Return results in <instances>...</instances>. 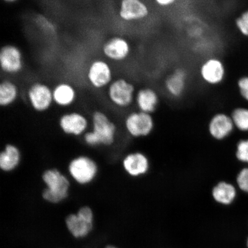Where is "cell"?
Masks as SVG:
<instances>
[{"mask_svg": "<svg viewBox=\"0 0 248 248\" xmlns=\"http://www.w3.org/2000/svg\"><path fill=\"white\" fill-rule=\"evenodd\" d=\"M21 160V154L15 145H6L0 154V168L4 172H11L17 168Z\"/></svg>", "mask_w": 248, "mask_h": 248, "instance_id": "19", "label": "cell"}, {"mask_svg": "<svg viewBox=\"0 0 248 248\" xmlns=\"http://www.w3.org/2000/svg\"><path fill=\"white\" fill-rule=\"evenodd\" d=\"M23 57L18 46L14 45L2 46L0 50V67L2 73L9 76L17 75L22 71Z\"/></svg>", "mask_w": 248, "mask_h": 248, "instance_id": "8", "label": "cell"}, {"mask_svg": "<svg viewBox=\"0 0 248 248\" xmlns=\"http://www.w3.org/2000/svg\"><path fill=\"white\" fill-rule=\"evenodd\" d=\"M65 222L68 230L76 238L87 236L93 227V222L89 221L77 213L70 214L67 216Z\"/></svg>", "mask_w": 248, "mask_h": 248, "instance_id": "17", "label": "cell"}, {"mask_svg": "<svg viewBox=\"0 0 248 248\" xmlns=\"http://www.w3.org/2000/svg\"><path fill=\"white\" fill-rule=\"evenodd\" d=\"M18 97V89L11 80H2L0 84V105L8 107L15 103Z\"/></svg>", "mask_w": 248, "mask_h": 248, "instance_id": "21", "label": "cell"}, {"mask_svg": "<svg viewBox=\"0 0 248 248\" xmlns=\"http://www.w3.org/2000/svg\"><path fill=\"white\" fill-rule=\"evenodd\" d=\"M231 118L234 125L241 131H248V109L238 108L232 111Z\"/></svg>", "mask_w": 248, "mask_h": 248, "instance_id": "22", "label": "cell"}, {"mask_svg": "<svg viewBox=\"0 0 248 248\" xmlns=\"http://www.w3.org/2000/svg\"><path fill=\"white\" fill-rule=\"evenodd\" d=\"M234 126L231 116L224 113H218L210 119L208 125L209 132L214 139L221 140L230 135Z\"/></svg>", "mask_w": 248, "mask_h": 248, "instance_id": "13", "label": "cell"}, {"mask_svg": "<svg viewBox=\"0 0 248 248\" xmlns=\"http://www.w3.org/2000/svg\"><path fill=\"white\" fill-rule=\"evenodd\" d=\"M59 126L65 134L79 136L88 131L89 122L84 114L73 111L62 114L59 119Z\"/></svg>", "mask_w": 248, "mask_h": 248, "instance_id": "10", "label": "cell"}, {"mask_svg": "<svg viewBox=\"0 0 248 248\" xmlns=\"http://www.w3.org/2000/svg\"><path fill=\"white\" fill-rule=\"evenodd\" d=\"M225 67L222 62L216 58H211L202 64L200 75L207 84L216 86L221 83L225 77Z\"/></svg>", "mask_w": 248, "mask_h": 248, "instance_id": "12", "label": "cell"}, {"mask_svg": "<svg viewBox=\"0 0 248 248\" xmlns=\"http://www.w3.org/2000/svg\"><path fill=\"white\" fill-rule=\"evenodd\" d=\"M149 14L148 5L140 0H123L120 2L119 17L126 22L144 19Z\"/></svg>", "mask_w": 248, "mask_h": 248, "instance_id": "11", "label": "cell"}, {"mask_svg": "<svg viewBox=\"0 0 248 248\" xmlns=\"http://www.w3.org/2000/svg\"><path fill=\"white\" fill-rule=\"evenodd\" d=\"M52 90L54 104L59 107L69 108L72 106L76 101V90L69 82L59 83L55 85Z\"/></svg>", "mask_w": 248, "mask_h": 248, "instance_id": "14", "label": "cell"}, {"mask_svg": "<svg viewBox=\"0 0 248 248\" xmlns=\"http://www.w3.org/2000/svg\"><path fill=\"white\" fill-rule=\"evenodd\" d=\"M135 102L139 111L151 114L159 104V95L153 89L142 88L136 92Z\"/></svg>", "mask_w": 248, "mask_h": 248, "instance_id": "16", "label": "cell"}, {"mask_svg": "<svg viewBox=\"0 0 248 248\" xmlns=\"http://www.w3.org/2000/svg\"><path fill=\"white\" fill-rule=\"evenodd\" d=\"M105 248H116L115 247L111 246H107Z\"/></svg>", "mask_w": 248, "mask_h": 248, "instance_id": "29", "label": "cell"}, {"mask_svg": "<svg viewBox=\"0 0 248 248\" xmlns=\"http://www.w3.org/2000/svg\"><path fill=\"white\" fill-rule=\"evenodd\" d=\"M92 130L83 135V140L91 147L110 146L115 140L117 128L106 113L102 110L93 111L91 117Z\"/></svg>", "mask_w": 248, "mask_h": 248, "instance_id": "1", "label": "cell"}, {"mask_svg": "<svg viewBox=\"0 0 248 248\" xmlns=\"http://www.w3.org/2000/svg\"><path fill=\"white\" fill-rule=\"evenodd\" d=\"M16 1H15V0H5V2H15Z\"/></svg>", "mask_w": 248, "mask_h": 248, "instance_id": "28", "label": "cell"}, {"mask_svg": "<svg viewBox=\"0 0 248 248\" xmlns=\"http://www.w3.org/2000/svg\"><path fill=\"white\" fill-rule=\"evenodd\" d=\"M68 170L71 178L78 184H91L97 175L98 166L95 161L89 156H77L70 161Z\"/></svg>", "mask_w": 248, "mask_h": 248, "instance_id": "5", "label": "cell"}, {"mask_svg": "<svg viewBox=\"0 0 248 248\" xmlns=\"http://www.w3.org/2000/svg\"><path fill=\"white\" fill-rule=\"evenodd\" d=\"M187 80V74L182 69L176 70L167 78L165 81L166 92L170 97L178 98L184 94Z\"/></svg>", "mask_w": 248, "mask_h": 248, "instance_id": "18", "label": "cell"}, {"mask_svg": "<svg viewBox=\"0 0 248 248\" xmlns=\"http://www.w3.org/2000/svg\"><path fill=\"white\" fill-rule=\"evenodd\" d=\"M123 166L128 174L138 177L147 172L150 164L148 158L143 154L135 153L128 154L124 158Z\"/></svg>", "mask_w": 248, "mask_h": 248, "instance_id": "15", "label": "cell"}, {"mask_svg": "<svg viewBox=\"0 0 248 248\" xmlns=\"http://www.w3.org/2000/svg\"><path fill=\"white\" fill-rule=\"evenodd\" d=\"M235 155L240 162L248 164V139L238 142Z\"/></svg>", "mask_w": 248, "mask_h": 248, "instance_id": "23", "label": "cell"}, {"mask_svg": "<svg viewBox=\"0 0 248 248\" xmlns=\"http://www.w3.org/2000/svg\"><path fill=\"white\" fill-rule=\"evenodd\" d=\"M238 86L242 97L248 101V77L241 78L238 80Z\"/></svg>", "mask_w": 248, "mask_h": 248, "instance_id": "26", "label": "cell"}, {"mask_svg": "<svg viewBox=\"0 0 248 248\" xmlns=\"http://www.w3.org/2000/svg\"><path fill=\"white\" fill-rule=\"evenodd\" d=\"M125 127L126 131L133 137H144L153 131L154 119L150 114L139 110L132 111L125 118Z\"/></svg>", "mask_w": 248, "mask_h": 248, "instance_id": "7", "label": "cell"}, {"mask_svg": "<svg viewBox=\"0 0 248 248\" xmlns=\"http://www.w3.org/2000/svg\"><path fill=\"white\" fill-rule=\"evenodd\" d=\"M26 95L31 107L36 112H45L54 104L52 88L45 83H32L28 88Z\"/></svg>", "mask_w": 248, "mask_h": 248, "instance_id": "6", "label": "cell"}, {"mask_svg": "<svg viewBox=\"0 0 248 248\" xmlns=\"http://www.w3.org/2000/svg\"><path fill=\"white\" fill-rule=\"evenodd\" d=\"M105 90L108 101L113 106L121 109L131 107L135 102V87L124 78L114 79Z\"/></svg>", "mask_w": 248, "mask_h": 248, "instance_id": "3", "label": "cell"}, {"mask_svg": "<svg viewBox=\"0 0 248 248\" xmlns=\"http://www.w3.org/2000/svg\"><path fill=\"white\" fill-rule=\"evenodd\" d=\"M236 26L243 35L248 36V11L238 17L235 21Z\"/></svg>", "mask_w": 248, "mask_h": 248, "instance_id": "25", "label": "cell"}, {"mask_svg": "<svg viewBox=\"0 0 248 248\" xmlns=\"http://www.w3.org/2000/svg\"><path fill=\"white\" fill-rule=\"evenodd\" d=\"M212 196L217 203L222 205H229L236 198V188L230 183L220 182L213 187Z\"/></svg>", "mask_w": 248, "mask_h": 248, "instance_id": "20", "label": "cell"}, {"mask_svg": "<svg viewBox=\"0 0 248 248\" xmlns=\"http://www.w3.org/2000/svg\"><path fill=\"white\" fill-rule=\"evenodd\" d=\"M236 181L240 190L248 193V167L240 170L237 175Z\"/></svg>", "mask_w": 248, "mask_h": 248, "instance_id": "24", "label": "cell"}, {"mask_svg": "<svg viewBox=\"0 0 248 248\" xmlns=\"http://www.w3.org/2000/svg\"><path fill=\"white\" fill-rule=\"evenodd\" d=\"M42 180L46 186L42 193V197L46 201L58 203L69 196V180L60 170L55 169L46 170L43 173Z\"/></svg>", "mask_w": 248, "mask_h": 248, "instance_id": "2", "label": "cell"}, {"mask_svg": "<svg viewBox=\"0 0 248 248\" xmlns=\"http://www.w3.org/2000/svg\"><path fill=\"white\" fill-rule=\"evenodd\" d=\"M86 77L89 85L97 91L106 89L114 79L109 62L103 59H96L91 62L87 68Z\"/></svg>", "mask_w": 248, "mask_h": 248, "instance_id": "4", "label": "cell"}, {"mask_svg": "<svg viewBox=\"0 0 248 248\" xmlns=\"http://www.w3.org/2000/svg\"><path fill=\"white\" fill-rule=\"evenodd\" d=\"M247 246L248 247V241H247Z\"/></svg>", "mask_w": 248, "mask_h": 248, "instance_id": "30", "label": "cell"}, {"mask_svg": "<svg viewBox=\"0 0 248 248\" xmlns=\"http://www.w3.org/2000/svg\"><path fill=\"white\" fill-rule=\"evenodd\" d=\"M101 52L105 60L119 63L129 57L131 47L125 38L122 36H113L104 43Z\"/></svg>", "mask_w": 248, "mask_h": 248, "instance_id": "9", "label": "cell"}, {"mask_svg": "<svg viewBox=\"0 0 248 248\" xmlns=\"http://www.w3.org/2000/svg\"><path fill=\"white\" fill-rule=\"evenodd\" d=\"M155 2L161 7H168L174 4L176 1L175 0H156Z\"/></svg>", "mask_w": 248, "mask_h": 248, "instance_id": "27", "label": "cell"}]
</instances>
